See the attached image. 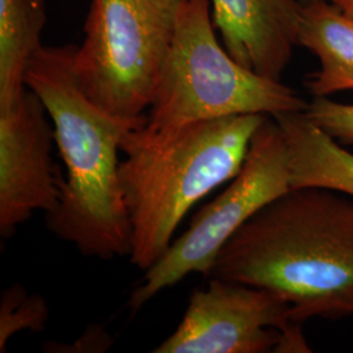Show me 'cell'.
<instances>
[{"instance_id":"7c38bea8","label":"cell","mask_w":353,"mask_h":353,"mask_svg":"<svg viewBox=\"0 0 353 353\" xmlns=\"http://www.w3.org/2000/svg\"><path fill=\"white\" fill-rule=\"evenodd\" d=\"M48 21L45 0H0V112L26 92V71Z\"/></svg>"},{"instance_id":"52a82bcc","label":"cell","mask_w":353,"mask_h":353,"mask_svg":"<svg viewBox=\"0 0 353 353\" xmlns=\"http://www.w3.org/2000/svg\"><path fill=\"white\" fill-rule=\"evenodd\" d=\"M290 303L265 288L211 278L153 353L309 352Z\"/></svg>"},{"instance_id":"9c48e42d","label":"cell","mask_w":353,"mask_h":353,"mask_svg":"<svg viewBox=\"0 0 353 353\" xmlns=\"http://www.w3.org/2000/svg\"><path fill=\"white\" fill-rule=\"evenodd\" d=\"M214 28L243 67L272 80L288 67L300 26L299 0H212Z\"/></svg>"},{"instance_id":"2e32d148","label":"cell","mask_w":353,"mask_h":353,"mask_svg":"<svg viewBox=\"0 0 353 353\" xmlns=\"http://www.w3.org/2000/svg\"><path fill=\"white\" fill-rule=\"evenodd\" d=\"M348 14H351V16H353V4H352V7H351V10H350V11H348Z\"/></svg>"},{"instance_id":"30bf717a","label":"cell","mask_w":353,"mask_h":353,"mask_svg":"<svg viewBox=\"0 0 353 353\" xmlns=\"http://www.w3.org/2000/svg\"><path fill=\"white\" fill-rule=\"evenodd\" d=\"M297 46L321 62L309 81L314 97L353 89V16L328 0H303Z\"/></svg>"},{"instance_id":"277c9868","label":"cell","mask_w":353,"mask_h":353,"mask_svg":"<svg viewBox=\"0 0 353 353\" xmlns=\"http://www.w3.org/2000/svg\"><path fill=\"white\" fill-rule=\"evenodd\" d=\"M309 103L279 80L243 67L214 34L210 0H181L176 28L145 126L166 131L237 114L305 112Z\"/></svg>"},{"instance_id":"8fae6325","label":"cell","mask_w":353,"mask_h":353,"mask_svg":"<svg viewBox=\"0 0 353 353\" xmlns=\"http://www.w3.org/2000/svg\"><path fill=\"white\" fill-rule=\"evenodd\" d=\"M274 118L288 147L290 189L325 188L353 198V153L343 150L305 112Z\"/></svg>"},{"instance_id":"9a60e30c","label":"cell","mask_w":353,"mask_h":353,"mask_svg":"<svg viewBox=\"0 0 353 353\" xmlns=\"http://www.w3.org/2000/svg\"><path fill=\"white\" fill-rule=\"evenodd\" d=\"M330 1L334 3L335 6H338L345 13L351 10L353 4V0H330Z\"/></svg>"},{"instance_id":"6da1fadb","label":"cell","mask_w":353,"mask_h":353,"mask_svg":"<svg viewBox=\"0 0 353 353\" xmlns=\"http://www.w3.org/2000/svg\"><path fill=\"white\" fill-rule=\"evenodd\" d=\"M210 276L278 293L297 323L353 314L352 196L290 189L234 233Z\"/></svg>"},{"instance_id":"4fadbf2b","label":"cell","mask_w":353,"mask_h":353,"mask_svg":"<svg viewBox=\"0 0 353 353\" xmlns=\"http://www.w3.org/2000/svg\"><path fill=\"white\" fill-rule=\"evenodd\" d=\"M49 319V306L39 294H29L26 288L14 283L3 292L0 301V352L14 334L29 330L42 331Z\"/></svg>"},{"instance_id":"8992f818","label":"cell","mask_w":353,"mask_h":353,"mask_svg":"<svg viewBox=\"0 0 353 353\" xmlns=\"http://www.w3.org/2000/svg\"><path fill=\"white\" fill-rule=\"evenodd\" d=\"M290 190L288 147L275 118L267 115L252 137L240 173L201 208L188 230L145 271L130 296V310L138 313L161 290L174 287L190 274L210 276L219 252L234 233L265 204Z\"/></svg>"},{"instance_id":"5b68a950","label":"cell","mask_w":353,"mask_h":353,"mask_svg":"<svg viewBox=\"0 0 353 353\" xmlns=\"http://www.w3.org/2000/svg\"><path fill=\"white\" fill-rule=\"evenodd\" d=\"M181 0H93L74 52L90 101L123 119L145 118L170 49Z\"/></svg>"},{"instance_id":"5bb4252c","label":"cell","mask_w":353,"mask_h":353,"mask_svg":"<svg viewBox=\"0 0 353 353\" xmlns=\"http://www.w3.org/2000/svg\"><path fill=\"white\" fill-rule=\"evenodd\" d=\"M305 114L334 139L353 144V105L331 101L327 97H314Z\"/></svg>"},{"instance_id":"3957f363","label":"cell","mask_w":353,"mask_h":353,"mask_svg":"<svg viewBox=\"0 0 353 353\" xmlns=\"http://www.w3.org/2000/svg\"><path fill=\"white\" fill-rule=\"evenodd\" d=\"M267 115L237 114L166 131L145 123L121 143L119 182L131 232L130 261L151 268L195 203L240 173Z\"/></svg>"},{"instance_id":"7a4b0ae2","label":"cell","mask_w":353,"mask_h":353,"mask_svg":"<svg viewBox=\"0 0 353 353\" xmlns=\"http://www.w3.org/2000/svg\"><path fill=\"white\" fill-rule=\"evenodd\" d=\"M74 46H42L30 61L26 84L46 108L65 166L61 199L48 214L51 232L85 256L130 255L131 232L119 182V152L127 132L147 122L102 110L80 88Z\"/></svg>"},{"instance_id":"ba28073f","label":"cell","mask_w":353,"mask_h":353,"mask_svg":"<svg viewBox=\"0 0 353 353\" xmlns=\"http://www.w3.org/2000/svg\"><path fill=\"white\" fill-rule=\"evenodd\" d=\"M46 108L26 87L0 112V236L10 239L36 211L52 212L61 199V174L52 163L54 130Z\"/></svg>"}]
</instances>
